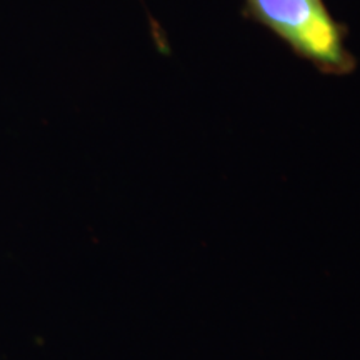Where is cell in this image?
<instances>
[{
    "label": "cell",
    "instance_id": "cell-1",
    "mask_svg": "<svg viewBox=\"0 0 360 360\" xmlns=\"http://www.w3.org/2000/svg\"><path fill=\"white\" fill-rule=\"evenodd\" d=\"M242 17L267 29L323 75L342 77L357 69V58L345 47L349 27L334 19L323 0H244Z\"/></svg>",
    "mask_w": 360,
    "mask_h": 360
}]
</instances>
